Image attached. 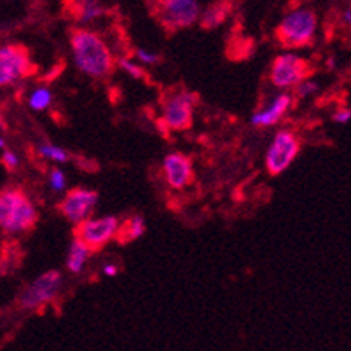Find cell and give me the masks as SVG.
I'll list each match as a JSON object with an SVG mask.
<instances>
[{
    "label": "cell",
    "instance_id": "30bf717a",
    "mask_svg": "<svg viewBox=\"0 0 351 351\" xmlns=\"http://www.w3.org/2000/svg\"><path fill=\"white\" fill-rule=\"evenodd\" d=\"M194 105H196V97L191 93H175L165 101V117L162 123L170 130L184 132L189 130L193 124Z\"/></svg>",
    "mask_w": 351,
    "mask_h": 351
},
{
    "label": "cell",
    "instance_id": "5bb4252c",
    "mask_svg": "<svg viewBox=\"0 0 351 351\" xmlns=\"http://www.w3.org/2000/svg\"><path fill=\"white\" fill-rule=\"evenodd\" d=\"M232 9L231 0H219V2H213L212 5L205 9V12L199 16L201 27L203 28H215L219 25L224 23L228 20L229 12Z\"/></svg>",
    "mask_w": 351,
    "mask_h": 351
},
{
    "label": "cell",
    "instance_id": "7a4b0ae2",
    "mask_svg": "<svg viewBox=\"0 0 351 351\" xmlns=\"http://www.w3.org/2000/svg\"><path fill=\"white\" fill-rule=\"evenodd\" d=\"M37 222V210L21 189L0 191V229L8 234L27 232Z\"/></svg>",
    "mask_w": 351,
    "mask_h": 351
},
{
    "label": "cell",
    "instance_id": "9a60e30c",
    "mask_svg": "<svg viewBox=\"0 0 351 351\" xmlns=\"http://www.w3.org/2000/svg\"><path fill=\"white\" fill-rule=\"evenodd\" d=\"M89 255H91V250L88 248V245L82 243L79 238L73 239L72 243H70L69 255H66V267H69V271H72L73 274L82 273Z\"/></svg>",
    "mask_w": 351,
    "mask_h": 351
},
{
    "label": "cell",
    "instance_id": "484cf974",
    "mask_svg": "<svg viewBox=\"0 0 351 351\" xmlns=\"http://www.w3.org/2000/svg\"><path fill=\"white\" fill-rule=\"evenodd\" d=\"M104 273L107 274V276H116V274H117V266H114V264H105V266H104Z\"/></svg>",
    "mask_w": 351,
    "mask_h": 351
},
{
    "label": "cell",
    "instance_id": "d6986e66",
    "mask_svg": "<svg viewBox=\"0 0 351 351\" xmlns=\"http://www.w3.org/2000/svg\"><path fill=\"white\" fill-rule=\"evenodd\" d=\"M37 152H39L40 158L56 162H66V159H69V154L63 151L62 147L53 145V143H43V145L37 147Z\"/></svg>",
    "mask_w": 351,
    "mask_h": 351
},
{
    "label": "cell",
    "instance_id": "603a6c76",
    "mask_svg": "<svg viewBox=\"0 0 351 351\" xmlns=\"http://www.w3.org/2000/svg\"><path fill=\"white\" fill-rule=\"evenodd\" d=\"M49 184L54 191H63L65 189V184H66L65 173H63L62 170H53L51 171Z\"/></svg>",
    "mask_w": 351,
    "mask_h": 351
},
{
    "label": "cell",
    "instance_id": "e0dca14e",
    "mask_svg": "<svg viewBox=\"0 0 351 351\" xmlns=\"http://www.w3.org/2000/svg\"><path fill=\"white\" fill-rule=\"evenodd\" d=\"M143 232H145V222L142 217H132L123 228V231H117L116 238L121 239L123 243H128V241L138 239Z\"/></svg>",
    "mask_w": 351,
    "mask_h": 351
},
{
    "label": "cell",
    "instance_id": "277c9868",
    "mask_svg": "<svg viewBox=\"0 0 351 351\" xmlns=\"http://www.w3.org/2000/svg\"><path fill=\"white\" fill-rule=\"evenodd\" d=\"M32 72V60L28 51L20 44L0 46V88L20 82Z\"/></svg>",
    "mask_w": 351,
    "mask_h": 351
},
{
    "label": "cell",
    "instance_id": "8992f818",
    "mask_svg": "<svg viewBox=\"0 0 351 351\" xmlns=\"http://www.w3.org/2000/svg\"><path fill=\"white\" fill-rule=\"evenodd\" d=\"M311 73V66L304 58L293 53L280 54L271 66V82L280 89L295 88L299 82L306 81Z\"/></svg>",
    "mask_w": 351,
    "mask_h": 351
},
{
    "label": "cell",
    "instance_id": "9c48e42d",
    "mask_svg": "<svg viewBox=\"0 0 351 351\" xmlns=\"http://www.w3.org/2000/svg\"><path fill=\"white\" fill-rule=\"evenodd\" d=\"M119 231V220L117 217H100V219H86L77 224V236L82 243L88 245L91 252L101 250L105 245L114 239Z\"/></svg>",
    "mask_w": 351,
    "mask_h": 351
},
{
    "label": "cell",
    "instance_id": "ba28073f",
    "mask_svg": "<svg viewBox=\"0 0 351 351\" xmlns=\"http://www.w3.org/2000/svg\"><path fill=\"white\" fill-rule=\"evenodd\" d=\"M299 151H301V143H299L298 136L292 132H282L276 133L274 140L271 142L269 149L266 154V168L271 175H280L289 168L293 162V159L298 158Z\"/></svg>",
    "mask_w": 351,
    "mask_h": 351
},
{
    "label": "cell",
    "instance_id": "7c38bea8",
    "mask_svg": "<svg viewBox=\"0 0 351 351\" xmlns=\"http://www.w3.org/2000/svg\"><path fill=\"white\" fill-rule=\"evenodd\" d=\"M162 171H165L166 182L173 189H184L193 180V162L180 152L166 156L162 161Z\"/></svg>",
    "mask_w": 351,
    "mask_h": 351
},
{
    "label": "cell",
    "instance_id": "d4e9b609",
    "mask_svg": "<svg viewBox=\"0 0 351 351\" xmlns=\"http://www.w3.org/2000/svg\"><path fill=\"white\" fill-rule=\"evenodd\" d=\"M350 117H351V112H350V108H341V110H337L336 114H334V121L336 123H350Z\"/></svg>",
    "mask_w": 351,
    "mask_h": 351
},
{
    "label": "cell",
    "instance_id": "4316f807",
    "mask_svg": "<svg viewBox=\"0 0 351 351\" xmlns=\"http://www.w3.org/2000/svg\"><path fill=\"white\" fill-rule=\"evenodd\" d=\"M350 20H351V12L350 9H346V12H344V21H346V25L350 23Z\"/></svg>",
    "mask_w": 351,
    "mask_h": 351
},
{
    "label": "cell",
    "instance_id": "3957f363",
    "mask_svg": "<svg viewBox=\"0 0 351 351\" xmlns=\"http://www.w3.org/2000/svg\"><path fill=\"white\" fill-rule=\"evenodd\" d=\"M318 28V18L311 9H295L289 12L276 28V39L283 47L298 49L309 46L315 39Z\"/></svg>",
    "mask_w": 351,
    "mask_h": 351
},
{
    "label": "cell",
    "instance_id": "7402d4cb",
    "mask_svg": "<svg viewBox=\"0 0 351 351\" xmlns=\"http://www.w3.org/2000/svg\"><path fill=\"white\" fill-rule=\"evenodd\" d=\"M135 54L136 60H138L140 63H143V65H156V63L159 62V56L156 53H152V51L136 49Z\"/></svg>",
    "mask_w": 351,
    "mask_h": 351
},
{
    "label": "cell",
    "instance_id": "44dd1931",
    "mask_svg": "<svg viewBox=\"0 0 351 351\" xmlns=\"http://www.w3.org/2000/svg\"><path fill=\"white\" fill-rule=\"evenodd\" d=\"M317 89H318L317 82L308 81V79H306V81L299 82V84L295 86V93H298L299 98H306V97H311Z\"/></svg>",
    "mask_w": 351,
    "mask_h": 351
},
{
    "label": "cell",
    "instance_id": "ffe728a7",
    "mask_svg": "<svg viewBox=\"0 0 351 351\" xmlns=\"http://www.w3.org/2000/svg\"><path fill=\"white\" fill-rule=\"evenodd\" d=\"M117 63H119L121 69H123L128 75H132L133 79H145V72H143L142 66L136 65V63L130 62V60L126 58H121Z\"/></svg>",
    "mask_w": 351,
    "mask_h": 351
},
{
    "label": "cell",
    "instance_id": "cb8c5ba5",
    "mask_svg": "<svg viewBox=\"0 0 351 351\" xmlns=\"http://www.w3.org/2000/svg\"><path fill=\"white\" fill-rule=\"evenodd\" d=\"M2 165L8 168V170H16L18 166H20V159H18V156L14 154L12 151H8V149H4V152H2Z\"/></svg>",
    "mask_w": 351,
    "mask_h": 351
},
{
    "label": "cell",
    "instance_id": "ac0fdd59",
    "mask_svg": "<svg viewBox=\"0 0 351 351\" xmlns=\"http://www.w3.org/2000/svg\"><path fill=\"white\" fill-rule=\"evenodd\" d=\"M51 101H53V93H51L49 89L39 88L32 91L28 105H30L34 110H46V108L51 105Z\"/></svg>",
    "mask_w": 351,
    "mask_h": 351
},
{
    "label": "cell",
    "instance_id": "4fadbf2b",
    "mask_svg": "<svg viewBox=\"0 0 351 351\" xmlns=\"http://www.w3.org/2000/svg\"><path fill=\"white\" fill-rule=\"evenodd\" d=\"M290 104H292L290 95H278L274 100H271V104L267 105L266 108L257 110V112L252 116V124L261 128L273 126V124H276L283 116H285L287 110L290 108Z\"/></svg>",
    "mask_w": 351,
    "mask_h": 351
},
{
    "label": "cell",
    "instance_id": "6da1fadb",
    "mask_svg": "<svg viewBox=\"0 0 351 351\" xmlns=\"http://www.w3.org/2000/svg\"><path fill=\"white\" fill-rule=\"evenodd\" d=\"M70 46L75 66L93 79H104L114 69V54L95 32L77 28L72 32Z\"/></svg>",
    "mask_w": 351,
    "mask_h": 351
},
{
    "label": "cell",
    "instance_id": "83f0119b",
    "mask_svg": "<svg viewBox=\"0 0 351 351\" xmlns=\"http://www.w3.org/2000/svg\"><path fill=\"white\" fill-rule=\"evenodd\" d=\"M327 66L328 69H334V66H336V60H330V62H327Z\"/></svg>",
    "mask_w": 351,
    "mask_h": 351
},
{
    "label": "cell",
    "instance_id": "2e32d148",
    "mask_svg": "<svg viewBox=\"0 0 351 351\" xmlns=\"http://www.w3.org/2000/svg\"><path fill=\"white\" fill-rule=\"evenodd\" d=\"M104 12L105 8L98 0H77V4H75V14H77V20L81 23L97 20V18L104 16Z\"/></svg>",
    "mask_w": 351,
    "mask_h": 351
},
{
    "label": "cell",
    "instance_id": "52a82bcc",
    "mask_svg": "<svg viewBox=\"0 0 351 351\" xmlns=\"http://www.w3.org/2000/svg\"><path fill=\"white\" fill-rule=\"evenodd\" d=\"M158 9L159 20L168 30L193 27L201 16V5L197 0H162Z\"/></svg>",
    "mask_w": 351,
    "mask_h": 351
},
{
    "label": "cell",
    "instance_id": "8fae6325",
    "mask_svg": "<svg viewBox=\"0 0 351 351\" xmlns=\"http://www.w3.org/2000/svg\"><path fill=\"white\" fill-rule=\"evenodd\" d=\"M98 205V194L95 191L89 189H73L66 194L65 199L62 201V210L63 215L73 222V224H81L88 219L93 210Z\"/></svg>",
    "mask_w": 351,
    "mask_h": 351
},
{
    "label": "cell",
    "instance_id": "f1b7e54d",
    "mask_svg": "<svg viewBox=\"0 0 351 351\" xmlns=\"http://www.w3.org/2000/svg\"><path fill=\"white\" fill-rule=\"evenodd\" d=\"M4 147H5V140L0 136V149H4Z\"/></svg>",
    "mask_w": 351,
    "mask_h": 351
},
{
    "label": "cell",
    "instance_id": "5b68a950",
    "mask_svg": "<svg viewBox=\"0 0 351 351\" xmlns=\"http://www.w3.org/2000/svg\"><path fill=\"white\" fill-rule=\"evenodd\" d=\"M62 273L56 269L46 271L21 292L20 304L23 309H39L56 299L62 289Z\"/></svg>",
    "mask_w": 351,
    "mask_h": 351
}]
</instances>
